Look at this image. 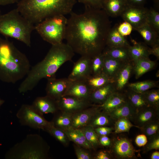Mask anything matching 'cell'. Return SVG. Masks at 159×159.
I'll use <instances>...</instances> for the list:
<instances>
[{
    "label": "cell",
    "instance_id": "1",
    "mask_svg": "<svg viewBox=\"0 0 159 159\" xmlns=\"http://www.w3.org/2000/svg\"><path fill=\"white\" fill-rule=\"evenodd\" d=\"M85 8L82 14H70L64 39L74 53L92 58L106 47L111 25L103 9Z\"/></svg>",
    "mask_w": 159,
    "mask_h": 159
},
{
    "label": "cell",
    "instance_id": "2",
    "mask_svg": "<svg viewBox=\"0 0 159 159\" xmlns=\"http://www.w3.org/2000/svg\"><path fill=\"white\" fill-rule=\"evenodd\" d=\"M74 53L67 43L52 45L44 58L30 69L19 87V92L32 90L43 78L56 77L58 69L64 63L71 60Z\"/></svg>",
    "mask_w": 159,
    "mask_h": 159
},
{
    "label": "cell",
    "instance_id": "3",
    "mask_svg": "<svg viewBox=\"0 0 159 159\" xmlns=\"http://www.w3.org/2000/svg\"><path fill=\"white\" fill-rule=\"evenodd\" d=\"M30 64L13 43L0 37V80L14 84L26 76Z\"/></svg>",
    "mask_w": 159,
    "mask_h": 159
},
{
    "label": "cell",
    "instance_id": "4",
    "mask_svg": "<svg viewBox=\"0 0 159 159\" xmlns=\"http://www.w3.org/2000/svg\"><path fill=\"white\" fill-rule=\"evenodd\" d=\"M77 0H19L16 9L24 17L36 24L57 15L70 14Z\"/></svg>",
    "mask_w": 159,
    "mask_h": 159
},
{
    "label": "cell",
    "instance_id": "5",
    "mask_svg": "<svg viewBox=\"0 0 159 159\" xmlns=\"http://www.w3.org/2000/svg\"><path fill=\"white\" fill-rule=\"evenodd\" d=\"M35 25L15 9L0 15V34L31 46V35Z\"/></svg>",
    "mask_w": 159,
    "mask_h": 159
},
{
    "label": "cell",
    "instance_id": "6",
    "mask_svg": "<svg viewBox=\"0 0 159 159\" xmlns=\"http://www.w3.org/2000/svg\"><path fill=\"white\" fill-rule=\"evenodd\" d=\"M49 147L37 134L28 135L7 153L6 158L12 159H46L48 158Z\"/></svg>",
    "mask_w": 159,
    "mask_h": 159
},
{
    "label": "cell",
    "instance_id": "7",
    "mask_svg": "<svg viewBox=\"0 0 159 159\" xmlns=\"http://www.w3.org/2000/svg\"><path fill=\"white\" fill-rule=\"evenodd\" d=\"M67 21L65 15L53 16L35 24V30L44 40L52 45L57 44L65 39Z\"/></svg>",
    "mask_w": 159,
    "mask_h": 159
},
{
    "label": "cell",
    "instance_id": "8",
    "mask_svg": "<svg viewBox=\"0 0 159 159\" xmlns=\"http://www.w3.org/2000/svg\"><path fill=\"white\" fill-rule=\"evenodd\" d=\"M21 124L34 129L47 132L53 124L46 120L42 115L36 110L32 105L23 104L16 114Z\"/></svg>",
    "mask_w": 159,
    "mask_h": 159
},
{
    "label": "cell",
    "instance_id": "9",
    "mask_svg": "<svg viewBox=\"0 0 159 159\" xmlns=\"http://www.w3.org/2000/svg\"><path fill=\"white\" fill-rule=\"evenodd\" d=\"M148 10L144 6L127 5L120 16L124 21L129 23L135 30L147 23Z\"/></svg>",
    "mask_w": 159,
    "mask_h": 159
},
{
    "label": "cell",
    "instance_id": "10",
    "mask_svg": "<svg viewBox=\"0 0 159 159\" xmlns=\"http://www.w3.org/2000/svg\"><path fill=\"white\" fill-rule=\"evenodd\" d=\"M59 110L72 114L93 105L90 102L68 95L56 100Z\"/></svg>",
    "mask_w": 159,
    "mask_h": 159
},
{
    "label": "cell",
    "instance_id": "11",
    "mask_svg": "<svg viewBox=\"0 0 159 159\" xmlns=\"http://www.w3.org/2000/svg\"><path fill=\"white\" fill-rule=\"evenodd\" d=\"M91 58L88 57L81 56L74 63L68 78L72 81H85L91 75Z\"/></svg>",
    "mask_w": 159,
    "mask_h": 159
},
{
    "label": "cell",
    "instance_id": "12",
    "mask_svg": "<svg viewBox=\"0 0 159 159\" xmlns=\"http://www.w3.org/2000/svg\"><path fill=\"white\" fill-rule=\"evenodd\" d=\"M72 81L68 78L47 79L46 95L56 100L59 99L64 95Z\"/></svg>",
    "mask_w": 159,
    "mask_h": 159
},
{
    "label": "cell",
    "instance_id": "13",
    "mask_svg": "<svg viewBox=\"0 0 159 159\" xmlns=\"http://www.w3.org/2000/svg\"><path fill=\"white\" fill-rule=\"evenodd\" d=\"M112 152L120 159H130L135 156V150L130 142L125 138L117 139L111 143Z\"/></svg>",
    "mask_w": 159,
    "mask_h": 159
},
{
    "label": "cell",
    "instance_id": "14",
    "mask_svg": "<svg viewBox=\"0 0 159 159\" xmlns=\"http://www.w3.org/2000/svg\"><path fill=\"white\" fill-rule=\"evenodd\" d=\"M101 110L98 105H93L72 115V127L80 129L87 125L93 116Z\"/></svg>",
    "mask_w": 159,
    "mask_h": 159
},
{
    "label": "cell",
    "instance_id": "15",
    "mask_svg": "<svg viewBox=\"0 0 159 159\" xmlns=\"http://www.w3.org/2000/svg\"><path fill=\"white\" fill-rule=\"evenodd\" d=\"M91 92L85 81H72L64 96H70L90 102V99Z\"/></svg>",
    "mask_w": 159,
    "mask_h": 159
},
{
    "label": "cell",
    "instance_id": "16",
    "mask_svg": "<svg viewBox=\"0 0 159 159\" xmlns=\"http://www.w3.org/2000/svg\"><path fill=\"white\" fill-rule=\"evenodd\" d=\"M159 110L149 106L137 112L132 120L139 128L152 121L159 120Z\"/></svg>",
    "mask_w": 159,
    "mask_h": 159
},
{
    "label": "cell",
    "instance_id": "17",
    "mask_svg": "<svg viewBox=\"0 0 159 159\" xmlns=\"http://www.w3.org/2000/svg\"><path fill=\"white\" fill-rule=\"evenodd\" d=\"M34 108L42 115L58 111L56 101L46 95L37 97L32 105Z\"/></svg>",
    "mask_w": 159,
    "mask_h": 159
},
{
    "label": "cell",
    "instance_id": "18",
    "mask_svg": "<svg viewBox=\"0 0 159 159\" xmlns=\"http://www.w3.org/2000/svg\"><path fill=\"white\" fill-rule=\"evenodd\" d=\"M116 91L114 84L109 83L92 91L90 101L93 104L101 105L104 102L110 95Z\"/></svg>",
    "mask_w": 159,
    "mask_h": 159
},
{
    "label": "cell",
    "instance_id": "19",
    "mask_svg": "<svg viewBox=\"0 0 159 159\" xmlns=\"http://www.w3.org/2000/svg\"><path fill=\"white\" fill-rule=\"evenodd\" d=\"M127 100L125 94L116 91L110 95L103 103L98 105L102 110L109 113L124 104Z\"/></svg>",
    "mask_w": 159,
    "mask_h": 159
},
{
    "label": "cell",
    "instance_id": "20",
    "mask_svg": "<svg viewBox=\"0 0 159 159\" xmlns=\"http://www.w3.org/2000/svg\"><path fill=\"white\" fill-rule=\"evenodd\" d=\"M103 55L104 62L102 72L106 75L113 83L117 73L126 63L117 60L108 55Z\"/></svg>",
    "mask_w": 159,
    "mask_h": 159
},
{
    "label": "cell",
    "instance_id": "21",
    "mask_svg": "<svg viewBox=\"0 0 159 159\" xmlns=\"http://www.w3.org/2000/svg\"><path fill=\"white\" fill-rule=\"evenodd\" d=\"M131 62L125 63L114 79L113 83L117 91L122 90L128 82L132 70L133 64Z\"/></svg>",
    "mask_w": 159,
    "mask_h": 159
},
{
    "label": "cell",
    "instance_id": "22",
    "mask_svg": "<svg viewBox=\"0 0 159 159\" xmlns=\"http://www.w3.org/2000/svg\"><path fill=\"white\" fill-rule=\"evenodd\" d=\"M115 25L111 28L107 38L106 46L110 47H129L130 45L124 36L118 32Z\"/></svg>",
    "mask_w": 159,
    "mask_h": 159
},
{
    "label": "cell",
    "instance_id": "23",
    "mask_svg": "<svg viewBox=\"0 0 159 159\" xmlns=\"http://www.w3.org/2000/svg\"><path fill=\"white\" fill-rule=\"evenodd\" d=\"M127 5L126 0H105L103 8L109 16H120Z\"/></svg>",
    "mask_w": 159,
    "mask_h": 159
},
{
    "label": "cell",
    "instance_id": "24",
    "mask_svg": "<svg viewBox=\"0 0 159 159\" xmlns=\"http://www.w3.org/2000/svg\"><path fill=\"white\" fill-rule=\"evenodd\" d=\"M135 30L139 33L148 45L152 47L159 44V34L148 23Z\"/></svg>",
    "mask_w": 159,
    "mask_h": 159
},
{
    "label": "cell",
    "instance_id": "25",
    "mask_svg": "<svg viewBox=\"0 0 159 159\" xmlns=\"http://www.w3.org/2000/svg\"><path fill=\"white\" fill-rule=\"evenodd\" d=\"M135 113V111L127 100L124 104L108 114L115 121L121 118H127L132 121Z\"/></svg>",
    "mask_w": 159,
    "mask_h": 159
},
{
    "label": "cell",
    "instance_id": "26",
    "mask_svg": "<svg viewBox=\"0 0 159 159\" xmlns=\"http://www.w3.org/2000/svg\"><path fill=\"white\" fill-rule=\"evenodd\" d=\"M129 47H107L104 49L102 53L104 55L125 63L130 62L132 61L129 54Z\"/></svg>",
    "mask_w": 159,
    "mask_h": 159
},
{
    "label": "cell",
    "instance_id": "27",
    "mask_svg": "<svg viewBox=\"0 0 159 159\" xmlns=\"http://www.w3.org/2000/svg\"><path fill=\"white\" fill-rule=\"evenodd\" d=\"M128 101L136 111L150 106L143 93L135 92L130 90L125 94Z\"/></svg>",
    "mask_w": 159,
    "mask_h": 159
},
{
    "label": "cell",
    "instance_id": "28",
    "mask_svg": "<svg viewBox=\"0 0 159 159\" xmlns=\"http://www.w3.org/2000/svg\"><path fill=\"white\" fill-rule=\"evenodd\" d=\"M132 41L133 45L128 48L129 54L132 62L138 60L148 58L150 55V48L144 44Z\"/></svg>",
    "mask_w": 159,
    "mask_h": 159
},
{
    "label": "cell",
    "instance_id": "29",
    "mask_svg": "<svg viewBox=\"0 0 159 159\" xmlns=\"http://www.w3.org/2000/svg\"><path fill=\"white\" fill-rule=\"evenodd\" d=\"M132 70L137 79L155 67L156 62L149 58L142 59L133 62Z\"/></svg>",
    "mask_w": 159,
    "mask_h": 159
},
{
    "label": "cell",
    "instance_id": "30",
    "mask_svg": "<svg viewBox=\"0 0 159 159\" xmlns=\"http://www.w3.org/2000/svg\"><path fill=\"white\" fill-rule=\"evenodd\" d=\"M54 114L51 122L54 127L63 131L72 127V114L59 110Z\"/></svg>",
    "mask_w": 159,
    "mask_h": 159
},
{
    "label": "cell",
    "instance_id": "31",
    "mask_svg": "<svg viewBox=\"0 0 159 159\" xmlns=\"http://www.w3.org/2000/svg\"><path fill=\"white\" fill-rule=\"evenodd\" d=\"M114 122L108 113L101 110L93 116L87 125L91 126L94 128L110 126L112 125Z\"/></svg>",
    "mask_w": 159,
    "mask_h": 159
},
{
    "label": "cell",
    "instance_id": "32",
    "mask_svg": "<svg viewBox=\"0 0 159 159\" xmlns=\"http://www.w3.org/2000/svg\"><path fill=\"white\" fill-rule=\"evenodd\" d=\"M85 82L92 91L109 83H113L103 72L97 75L90 76Z\"/></svg>",
    "mask_w": 159,
    "mask_h": 159
},
{
    "label": "cell",
    "instance_id": "33",
    "mask_svg": "<svg viewBox=\"0 0 159 159\" xmlns=\"http://www.w3.org/2000/svg\"><path fill=\"white\" fill-rule=\"evenodd\" d=\"M158 85L156 81L147 80L130 83L128 85L130 90L139 93H143L149 89L156 87Z\"/></svg>",
    "mask_w": 159,
    "mask_h": 159
},
{
    "label": "cell",
    "instance_id": "34",
    "mask_svg": "<svg viewBox=\"0 0 159 159\" xmlns=\"http://www.w3.org/2000/svg\"><path fill=\"white\" fill-rule=\"evenodd\" d=\"M88 141L90 143L94 149L100 145L99 137L94 128L91 126L87 125L80 128Z\"/></svg>",
    "mask_w": 159,
    "mask_h": 159
},
{
    "label": "cell",
    "instance_id": "35",
    "mask_svg": "<svg viewBox=\"0 0 159 159\" xmlns=\"http://www.w3.org/2000/svg\"><path fill=\"white\" fill-rule=\"evenodd\" d=\"M104 62V55L102 53L91 58V75H97L102 72Z\"/></svg>",
    "mask_w": 159,
    "mask_h": 159
},
{
    "label": "cell",
    "instance_id": "36",
    "mask_svg": "<svg viewBox=\"0 0 159 159\" xmlns=\"http://www.w3.org/2000/svg\"><path fill=\"white\" fill-rule=\"evenodd\" d=\"M65 147L69 145L70 141L64 132L53 125L47 132Z\"/></svg>",
    "mask_w": 159,
    "mask_h": 159
},
{
    "label": "cell",
    "instance_id": "37",
    "mask_svg": "<svg viewBox=\"0 0 159 159\" xmlns=\"http://www.w3.org/2000/svg\"><path fill=\"white\" fill-rule=\"evenodd\" d=\"M114 126L115 133L128 132L132 127L138 128L137 126L132 124L130 120L125 118H120L115 121Z\"/></svg>",
    "mask_w": 159,
    "mask_h": 159
},
{
    "label": "cell",
    "instance_id": "38",
    "mask_svg": "<svg viewBox=\"0 0 159 159\" xmlns=\"http://www.w3.org/2000/svg\"><path fill=\"white\" fill-rule=\"evenodd\" d=\"M142 132L149 138L159 134V120L150 122L140 127Z\"/></svg>",
    "mask_w": 159,
    "mask_h": 159
},
{
    "label": "cell",
    "instance_id": "39",
    "mask_svg": "<svg viewBox=\"0 0 159 159\" xmlns=\"http://www.w3.org/2000/svg\"><path fill=\"white\" fill-rule=\"evenodd\" d=\"M150 107L159 110V90H148L143 93Z\"/></svg>",
    "mask_w": 159,
    "mask_h": 159
},
{
    "label": "cell",
    "instance_id": "40",
    "mask_svg": "<svg viewBox=\"0 0 159 159\" xmlns=\"http://www.w3.org/2000/svg\"><path fill=\"white\" fill-rule=\"evenodd\" d=\"M147 23L159 34V13L155 9L148 10Z\"/></svg>",
    "mask_w": 159,
    "mask_h": 159
},
{
    "label": "cell",
    "instance_id": "41",
    "mask_svg": "<svg viewBox=\"0 0 159 159\" xmlns=\"http://www.w3.org/2000/svg\"><path fill=\"white\" fill-rule=\"evenodd\" d=\"M63 131L70 141L73 142L75 144L86 149L85 146L76 129L70 127Z\"/></svg>",
    "mask_w": 159,
    "mask_h": 159
},
{
    "label": "cell",
    "instance_id": "42",
    "mask_svg": "<svg viewBox=\"0 0 159 159\" xmlns=\"http://www.w3.org/2000/svg\"><path fill=\"white\" fill-rule=\"evenodd\" d=\"M105 0H77L83 4L85 7L96 9H101Z\"/></svg>",
    "mask_w": 159,
    "mask_h": 159
},
{
    "label": "cell",
    "instance_id": "43",
    "mask_svg": "<svg viewBox=\"0 0 159 159\" xmlns=\"http://www.w3.org/2000/svg\"><path fill=\"white\" fill-rule=\"evenodd\" d=\"M75 154L78 159H92L93 158L92 155L85 148L76 144L74 145Z\"/></svg>",
    "mask_w": 159,
    "mask_h": 159
},
{
    "label": "cell",
    "instance_id": "44",
    "mask_svg": "<svg viewBox=\"0 0 159 159\" xmlns=\"http://www.w3.org/2000/svg\"><path fill=\"white\" fill-rule=\"evenodd\" d=\"M117 29L120 34L125 37L130 34L133 28L129 23L124 21L119 25H117Z\"/></svg>",
    "mask_w": 159,
    "mask_h": 159
},
{
    "label": "cell",
    "instance_id": "45",
    "mask_svg": "<svg viewBox=\"0 0 159 159\" xmlns=\"http://www.w3.org/2000/svg\"><path fill=\"white\" fill-rule=\"evenodd\" d=\"M150 140L148 142L145 146L146 150L149 151L152 150L159 149V134L150 138Z\"/></svg>",
    "mask_w": 159,
    "mask_h": 159
},
{
    "label": "cell",
    "instance_id": "46",
    "mask_svg": "<svg viewBox=\"0 0 159 159\" xmlns=\"http://www.w3.org/2000/svg\"><path fill=\"white\" fill-rule=\"evenodd\" d=\"M94 129L99 137L110 134L114 129L112 127L109 126H102L94 128Z\"/></svg>",
    "mask_w": 159,
    "mask_h": 159
},
{
    "label": "cell",
    "instance_id": "47",
    "mask_svg": "<svg viewBox=\"0 0 159 159\" xmlns=\"http://www.w3.org/2000/svg\"><path fill=\"white\" fill-rule=\"evenodd\" d=\"M148 142L147 137L144 134L137 135L135 139L136 144L139 147L145 145Z\"/></svg>",
    "mask_w": 159,
    "mask_h": 159
},
{
    "label": "cell",
    "instance_id": "48",
    "mask_svg": "<svg viewBox=\"0 0 159 159\" xmlns=\"http://www.w3.org/2000/svg\"><path fill=\"white\" fill-rule=\"evenodd\" d=\"M99 140L100 144L104 146H110L111 144L112 141L107 135L99 136Z\"/></svg>",
    "mask_w": 159,
    "mask_h": 159
},
{
    "label": "cell",
    "instance_id": "49",
    "mask_svg": "<svg viewBox=\"0 0 159 159\" xmlns=\"http://www.w3.org/2000/svg\"><path fill=\"white\" fill-rule=\"evenodd\" d=\"M146 0H126L127 5L136 6H143Z\"/></svg>",
    "mask_w": 159,
    "mask_h": 159
},
{
    "label": "cell",
    "instance_id": "50",
    "mask_svg": "<svg viewBox=\"0 0 159 159\" xmlns=\"http://www.w3.org/2000/svg\"><path fill=\"white\" fill-rule=\"evenodd\" d=\"M96 159H110L111 157L109 153L105 151H101L97 153L95 156Z\"/></svg>",
    "mask_w": 159,
    "mask_h": 159
},
{
    "label": "cell",
    "instance_id": "51",
    "mask_svg": "<svg viewBox=\"0 0 159 159\" xmlns=\"http://www.w3.org/2000/svg\"><path fill=\"white\" fill-rule=\"evenodd\" d=\"M150 54L155 55L158 60L159 59V44L156 45L150 49Z\"/></svg>",
    "mask_w": 159,
    "mask_h": 159
},
{
    "label": "cell",
    "instance_id": "52",
    "mask_svg": "<svg viewBox=\"0 0 159 159\" xmlns=\"http://www.w3.org/2000/svg\"><path fill=\"white\" fill-rule=\"evenodd\" d=\"M19 0H0V6H5L17 3Z\"/></svg>",
    "mask_w": 159,
    "mask_h": 159
},
{
    "label": "cell",
    "instance_id": "53",
    "mask_svg": "<svg viewBox=\"0 0 159 159\" xmlns=\"http://www.w3.org/2000/svg\"><path fill=\"white\" fill-rule=\"evenodd\" d=\"M151 159H159V152L156 151L153 153L150 157Z\"/></svg>",
    "mask_w": 159,
    "mask_h": 159
},
{
    "label": "cell",
    "instance_id": "54",
    "mask_svg": "<svg viewBox=\"0 0 159 159\" xmlns=\"http://www.w3.org/2000/svg\"><path fill=\"white\" fill-rule=\"evenodd\" d=\"M154 2L157 7L159 6V0H153Z\"/></svg>",
    "mask_w": 159,
    "mask_h": 159
},
{
    "label": "cell",
    "instance_id": "55",
    "mask_svg": "<svg viewBox=\"0 0 159 159\" xmlns=\"http://www.w3.org/2000/svg\"><path fill=\"white\" fill-rule=\"evenodd\" d=\"M4 101L0 99V107L4 103Z\"/></svg>",
    "mask_w": 159,
    "mask_h": 159
},
{
    "label": "cell",
    "instance_id": "56",
    "mask_svg": "<svg viewBox=\"0 0 159 159\" xmlns=\"http://www.w3.org/2000/svg\"><path fill=\"white\" fill-rule=\"evenodd\" d=\"M1 11H0V15H1Z\"/></svg>",
    "mask_w": 159,
    "mask_h": 159
}]
</instances>
